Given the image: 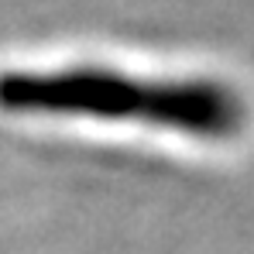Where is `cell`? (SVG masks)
<instances>
[{
    "mask_svg": "<svg viewBox=\"0 0 254 254\" xmlns=\"http://www.w3.org/2000/svg\"><path fill=\"white\" fill-rule=\"evenodd\" d=\"M0 110L21 117L130 124L196 141H230L248 124V103L230 83L151 76L93 62L0 72Z\"/></svg>",
    "mask_w": 254,
    "mask_h": 254,
    "instance_id": "6da1fadb",
    "label": "cell"
}]
</instances>
